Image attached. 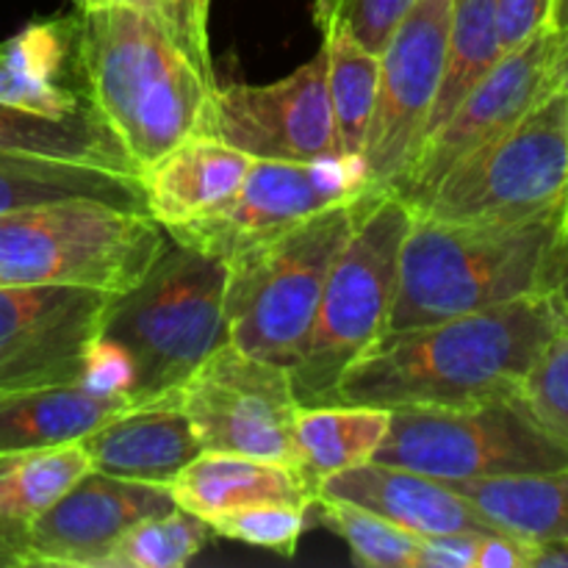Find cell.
Listing matches in <instances>:
<instances>
[{"mask_svg": "<svg viewBox=\"0 0 568 568\" xmlns=\"http://www.w3.org/2000/svg\"><path fill=\"white\" fill-rule=\"evenodd\" d=\"M568 325L558 294L541 292L377 338L336 388V405L464 408L521 397L538 355Z\"/></svg>", "mask_w": 568, "mask_h": 568, "instance_id": "obj_1", "label": "cell"}, {"mask_svg": "<svg viewBox=\"0 0 568 568\" xmlns=\"http://www.w3.org/2000/svg\"><path fill=\"white\" fill-rule=\"evenodd\" d=\"M75 61L87 100L139 172L194 136H214V89L159 17L128 6L78 9Z\"/></svg>", "mask_w": 568, "mask_h": 568, "instance_id": "obj_2", "label": "cell"}, {"mask_svg": "<svg viewBox=\"0 0 568 568\" xmlns=\"http://www.w3.org/2000/svg\"><path fill=\"white\" fill-rule=\"evenodd\" d=\"M568 209L521 222H442L414 214L399 250L386 333L552 292Z\"/></svg>", "mask_w": 568, "mask_h": 568, "instance_id": "obj_3", "label": "cell"}, {"mask_svg": "<svg viewBox=\"0 0 568 568\" xmlns=\"http://www.w3.org/2000/svg\"><path fill=\"white\" fill-rule=\"evenodd\" d=\"M369 200L366 192L316 211L225 261V322L233 347L283 369L297 364L327 272Z\"/></svg>", "mask_w": 568, "mask_h": 568, "instance_id": "obj_4", "label": "cell"}, {"mask_svg": "<svg viewBox=\"0 0 568 568\" xmlns=\"http://www.w3.org/2000/svg\"><path fill=\"white\" fill-rule=\"evenodd\" d=\"M170 236L148 211L61 200L0 214V286H83L128 294Z\"/></svg>", "mask_w": 568, "mask_h": 568, "instance_id": "obj_5", "label": "cell"}, {"mask_svg": "<svg viewBox=\"0 0 568 568\" xmlns=\"http://www.w3.org/2000/svg\"><path fill=\"white\" fill-rule=\"evenodd\" d=\"M414 209L399 194H372L353 233L338 250L303 355L288 369L303 408L336 405V388L349 364L383 336L397 292L399 250Z\"/></svg>", "mask_w": 568, "mask_h": 568, "instance_id": "obj_6", "label": "cell"}, {"mask_svg": "<svg viewBox=\"0 0 568 568\" xmlns=\"http://www.w3.org/2000/svg\"><path fill=\"white\" fill-rule=\"evenodd\" d=\"M222 258L172 242L139 286L120 294L103 336L136 361L133 405L178 392L227 342Z\"/></svg>", "mask_w": 568, "mask_h": 568, "instance_id": "obj_7", "label": "cell"}, {"mask_svg": "<svg viewBox=\"0 0 568 568\" xmlns=\"http://www.w3.org/2000/svg\"><path fill=\"white\" fill-rule=\"evenodd\" d=\"M568 209V92L471 150L414 211L442 222H521Z\"/></svg>", "mask_w": 568, "mask_h": 568, "instance_id": "obj_8", "label": "cell"}, {"mask_svg": "<svg viewBox=\"0 0 568 568\" xmlns=\"http://www.w3.org/2000/svg\"><path fill=\"white\" fill-rule=\"evenodd\" d=\"M436 480H488L568 466V444L527 410L521 397L464 408H397L375 453Z\"/></svg>", "mask_w": 568, "mask_h": 568, "instance_id": "obj_9", "label": "cell"}, {"mask_svg": "<svg viewBox=\"0 0 568 568\" xmlns=\"http://www.w3.org/2000/svg\"><path fill=\"white\" fill-rule=\"evenodd\" d=\"M181 405L203 453H231L300 469L292 375L233 344L216 349L181 388Z\"/></svg>", "mask_w": 568, "mask_h": 568, "instance_id": "obj_10", "label": "cell"}, {"mask_svg": "<svg viewBox=\"0 0 568 568\" xmlns=\"http://www.w3.org/2000/svg\"><path fill=\"white\" fill-rule=\"evenodd\" d=\"M453 0H416L381 53L375 109L361 159L366 192L397 194L425 142L444 70Z\"/></svg>", "mask_w": 568, "mask_h": 568, "instance_id": "obj_11", "label": "cell"}, {"mask_svg": "<svg viewBox=\"0 0 568 568\" xmlns=\"http://www.w3.org/2000/svg\"><path fill=\"white\" fill-rule=\"evenodd\" d=\"M361 194H366V164L361 155L314 161L253 159L247 178L225 203L164 231L181 247L227 261L239 250Z\"/></svg>", "mask_w": 568, "mask_h": 568, "instance_id": "obj_12", "label": "cell"}, {"mask_svg": "<svg viewBox=\"0 0 568 568\" xmlns=\"http://www.w3.org/2000/svg\"><path fill=\"white\" fill-rule=\"evenodd\" d=\"M568 81V28L547 26L527 42L499 55L486 78L466 94L453 116L433 133L416 155L399 197L419 209L444 175L471 150L525 120L536 105Z\"/></svg>", "mask_w": 568, "mask_h": 568, "instance_id": "obj_13", "label": "cell"}, {"mask_svg": "<svg viewBox=\"0 0 568 568\" xmlns=\"http://www.w3.org/2000/svg\"><path fill=\"white\" fill-rule=\"evenodd\" d=\"M116 297L83 286H0V388L81 381L83 355Z\"/></svg>", "mask_w": 568, "mask_h": 568, "instance_id": "obj_14", "label": "cell"}, {"mask_svg": "<svg viewBox=\"0 0 568 568\" xmlns=\"http://www.w3.org/2000/svg\"><path fill=\"white\" fill-rule=\"evenodd\" d=\"M214 136L250 159L314 161L342 155L325 50L281 81L216 87Z\"/></svg>", "mask_w": 568, "mask_h": 568, "instance_id": "obj_15", "label": "cell"}, {"mask_svg": "<svg viewBox=\"0 0 568 568\" xmlns=\"http://www.w3.org/2000/svg\"><path fill=\"white\" fill-rule=\"evenodd\" d=\"M178 508L170 488L89 471L59 503L26 527L20 560L26 566L100 568L114 544L148 516Z\"/></svg>", "mask_w": 568, "mask_h": 568, "instance_id": "obj_16", "label": "cell"}, {"mask_svg": "<svg viewBox=\"0 0 568 568\" xmlns=\"http://www.w3.org/2000/svg\"><path fill=\"white\" fill-rule=\"evenodd\" d=\"M81 447L94 471L153 486H170L178 471L203 453L181 405V392L128 405L83 436Z\"/></svg>", "mask_w": 568, "mask_h": 568, "instance_id": "obj_17", "label": "cell"}, {"mask_svg": "<svg viewBox=\"0 0 568 568\" xmlns=\"http://www.w3.org/2000/svg\"><path fill=\"white\" fill-rule=\"evenodd\" d=\"M316 494L361 505L416 536L442 532H499L464 494L422 471L369 460L336 471L316 486Z\"/></svg>", "mask_w": 568, "mask_h": 568, "instance_id": "obj_18", "label": "cell"}, {"mask_svg": "<svg viewBox=\"0 0 568 568\" xmlns=\"http://www.w3.org/2000/svg\"><path fill=\"white\" fill-rule=\"evenodd\" d=\"M253 159L216 136H194L139 172L144 209L161 227L183 225L225 203Z\"/></svg>", "mask_w": 568, "mask_h": 568, "instance_id": "obj_19", "label": "cell"}, {"mask_svg": "<svg viewBox=\"0 0 568 568\" xmlns=\"http://www.w3.org/2000/svg\"><path fill=\"white\" fill-rule=\"evenodd\" d=\"M166 488L178 508L203 521L258 503H283L311 510L316 499V488L294 466L231 453H200Z\"/></svg>", "mask_w": 568, "mask_h": 568, "instance_id": "obj_20", "label": "cell"}, {"mask_svg": "<svg viewBox=\"0 0 568 568\" xmlns=\"http://www.w3.org/2000/svg\"><path fill=\"white\" fill-rule=\"evenodd\" d=\"M131 399L100 397L81 383L42 388H0V453L81 442Z\"/></svg>", "mask_w": 568, "mask_h": 568, "instance_id": "obj_21", "label": "cell"}, {"mask_svg": "<svg viewBox=\"0 0 568 568\" xmlns=\"http://www.w3.org/2000/svg\"><path fill=\"white\" fill-rule=\"evenodd\" d=\"M61 200H100L120 209L148 211L139 175L0 150V214Z\"/></svg>", "mask_w": 568, "mask_h": 568, "instance_id": "obj_22", "label": "cell"}, {"mask_svg": "<svg viewBox=\"0 0 568 568\" xmlns=\"http://www.w3.org/2000/svg\"><path fill=\"white\" fill-rule=\"evenodd\" d=\"M464 494L499 532L530 544L568 541V466L488 480H442Z\"/></svg>", "mask_w": 568, "mask_h": 568, "instance_id": "obj_23", "label": "cell"}, {"mask_svg": "<svg viewBox=\"0 0 568 568\" xmlns=\"http://www.w3.org/2000/svg\"><path fill=\"white\" fill-rule=\"evenodd\" d=\"M0 150L136 175L120 139L89 100L70 116H48L0 103Z\"/></svg>", "mask_w": 568, "mask_h": 568, "instance_id": "obj_24", "label": "cell"}, {"mask_svg": "<svg viewBox=\"0 0 568 568\" xmlns=\"http://www.w3.org/2000/svg\"><path fill=\"white\" fill-rule=\"evenodd\" d=\"M89 471L92 464L81 442L0 453V527L9 532L17 555L26 527Z\"/></svg>", "mask_w": 568, "mask_h": 568, "instance_id": "obj_25", "label": "cell"}, {"mask_svg": "<svg viewBox=\"0 0 568 568\" xmlns=\"http://www.w3.org/2000/svg\"><path fill=\"white\" fill-rule=\"evenodd\" d=\"M392 410L375 405H316L297 414L300 471L311 486L353 466L369 464L388 433Z\"/></svg>", "mask_w": 568, "mask_h": 568, "instance_id": "obj_26", "label": "cell"}, {"mask_svg": "<svg viewBox=\"0 0 568 568\" xmlns=\"http://www.w3.org/2000/svg\"><path fill=\"white\" fill-rule=\"evenodd\" d=\"M499 55H503V42L497 28V0H453L444 70L425 128V142L458 111L466 94L491 72Z\"/></svg>", "mask_w": 568, "mask_h": 568, "instance_id": "obj_27", "label": "cell"}, {"mask_svg": "<svg viewBox=\"0 0 568 568\" xmlns=\"http://www.w3.org/2000/svg\"><path fill=\"white\" fill-rule=\"evenodd\" d=\"M322 50L327 55V92H331L338 150L342 155H361L375 109L381 55L364 50L338 28L322 31Z\"/></svg>", "mask_w": 568, "mask_h": 568, "instance_id": "obj_28", "label": "cell"}, {"mask_svg": "<svg viewBox=\"0 0 568 568\" xmlns=\"http://www.w3.org/2000/svg\"><path fill=\"white\" fill-rule=\"evenodd\" d=\"M314 508L327 530L349 547L355 566L364 568H416L422 536L344 499L316 494Z\"/></svg>", "mask_w": 568, "mask_h": 568, "instance_id": "obj_29", "label": "cell"}, {"mask_svg": "<svg viewBox=\"0 0 568 568\" xmlns=\"http://www.w3.org/2000/svg\"><path fill=\"white\" fill-rule=\"evenodd\" d=\"M209 536V521L183 508H172L170 514L136 521L105 555L100 568H183L203 552Z\"/></svg>", "mask_w": 568, "mask_h": 568, "instance_id": "obj_30", "label": "cell"}, {"mask_svg": "<svg viewBox=\"0 0 568 568\" xmlns=\"http://www.w3.org/2000/svg\"><path fill=\"white\" fill-rule=\"evenodd\" d=\"M75 42L78 11L70 17L33 20L0 42V61L26 81L59 83L67 61L75 59Z\"/></svg>", "mask_w": 568, "mask_h": 568, "instance_id": "obj_31", "label": "cell"}, {"mask_svg": "<svg viewBox=\"0 0 568 568\" xmlns=\"http://www.w3.org/2000/svg\"><path fill=\"white\" fill-rule=\"evenodd\" d=\"M305 519H308V510L297 505L258 503L214 516L209 527L211 532L231 541L266 549L281 558H294L305 532Z\"/></svg>", "mask_w": 568, "mask_h": 568, "instance_id": "obj_32", "label": "cell"}, {"mask_svg": "<svg viewBox=\"0 0 568 568\" xmlns=\"http://www.w3.org/2000/svg\"><path fill=\"white\" fill-rule=\"evenodd\" d=\"M416 0H314V22L320 31L338 28L369 53L381 55L392 33Z\"/></svg>", "mask_w": 568, "mask_h": 568, "instance_id": "obj_33", "label": "cell"}, {"mask_svg": "<svg viewBox=\"0 0 568 568\" xmlns=\"http://www.w3.org/2000/svg\"><path fill=\"white\" fill-rule=\"evenodd\" d=\"M521 403L552 436L568 444V325L538 355L521 386Z\"/></svg>", "mask_w": 568, "mask_h": 568, "instance_id": "obj_34", "label": "cell"}, {"mask_svg": "<svg viewBox=\"0 0 568 568\" xmlns=\"http://www.w3.org/2000/svg\"><path fill=\"white\" fill-rule=\"evenodd\" d=\"M78 383L100 397H125L133 405L136 361L120 342L100 333L83 355V372Z\"/></svg>", "mask_w": 568, "mask_h": 568, "instance_id": "obj_35", "label": "cell"}, {"mask_svg": "<svg viewBox=\"0 0 568 568\" xmlns=\"http://www.w3.org/2000/svg\"><path fill=\"white\" fill-rule=\"evenodd\" d=\"M0 103L17 105V109L37 111L48 116H70L81 109L87 100L72 92L64 83H37L26 81L0 61Z\"/></svg>", "mask_w": 568, "mask_h": 568, "instance_id": "obj_36", "label": "cell"}, {"mask_svg": "<svg viewBox=\"0 0 568 568\" xmlns=\"http://www.w3.org/2000/svg\"><path fill=\"white\" fill-rule=\"evenodd\" d=\"M172 9V33L183 44L194 64L214 78V64H211V44H209V14L211 0H170Z\"/></svg>", "mask_w": 568, "mask_h": 568, "instance_id": "obj_37", "label": "cell"}, {"mask_svg": "<svg viewBox=\"0 0 568 568\" xmlns=\"http://www.w3.org/2000/svg\"><path fill=\"white\" fill-rule=\"evenodd\" d=\"M555 0H497V28L503 53L552 26Z\"/></svg>", "mask_w": 568, "mask_h": 568, "instance_id": "obj_38", "label": "cell"}, {"mask_svg": "<svg viewBox=\"0 0 568 568\" xmlns=\"http://www.w3.org/2000/svg\"><path fill=\"white\" fill-rule=\"evenodd\" d=\"M486 532H442L422 536L416 568H475Z\"/></svg>", "mask_w": 568, "mask_h": 568, "instance_id": "obj_39", "label": "cell"}, {"mask_svg": "<svg viewBox=\"0 0 568 568\" xmlns=\"http://www.w3.org/2000/svg\"><path fill=\"white\" fill-rule=\"evenodd\" d=\"M536 544L508 532H486L475 568H530Z\"/></svg>", "mask_w": 568, "mask_h": 568, "instance_id": "obj_40", "label": "cell"}, {"mask_svg": "<svg viewBox=\"0 0 568 568\" xmlns=\"http://www.w3.org/2000/svg\"><path fill=\"white\" fill-rule=\"evenodd\" d=\"M78 9H92V6H128V9H139L144 14L159 17L161 22H166L172 31V9L170 0H75Z\"/></svg>", "mask_w": 568, "mask_h": 568, "instance_id": "obj_41", "label": "cell"}, {"mask_svg": "<svg viewBox=\"0 0 568 568\" xmlns=\"http://www.w3.org/2000/svg\"><path fill=\"white\" fill-rule=\"evenodd\" d=\"M530 568H568V541L536 544Z\"/></svg>", "mask_w": 568, "mask_h": 568, "instance_id": "obj_42", "label": "cell"}, {"mask_svg": "<svg viewBox=\"0 0 568 568\" xmlns=\"http://www.w3.org/2000/svg\"><path fill=\"white\" fill-rule=\"evenodd\" d=\"M552 292L558 294L560 305H564V311H566V316H568V225H566V233H564V242H560L558 272H555Z\"/></svg>", "mask_w": 568, "mask_h": 568, "instance_id": "obj_43", "label": "cell"}, {"mask_svg": "<svg viewBox=\"0 0 568 568\" xmlns=\"http://www.w3.org/2000/svg\"><path fill=\"white\" fill-rule=\"evenodd\" d=\"M0 568H22L20 555H17L14 544H11L9 532L0 527Z\"/></svg>", "mask_w": 568, "mask_h": 568, "instance_id": "obj_44", "label": "cell"}, {"mask_svg": "<svg viewBox=\"0 0 568 568\" xmlns=\"http://www.w3.org/2000/svg\"><path fill=\"white\" fill-rule=\"evenodd\" d=\"M552 26H564V28H568V0H555Z\"/></svg>", "mask_w": 568, "mask_h": 568, "instance_id": "obj_45", "label": "cell"}, {"mask_svg": "<svg viewBox=\"0 0 568 568\" xmlns=\"http://www.w3.org/2000/svg\"><path fill=\"white\" fill-rule=\"evenodd\" d=\"M566 225H568V214H566Z\"/></svg>", "mask_w": 568, "mask_h": 568, "instance_id": "obj_46", "label": "cell"}, {"mask_svg": "<svg viewBox=\"0 0 568 568\" xmlns=\"http://www.w3.org/2000/svg\"><path fill=\"white\" fill-rule=\"evenodd\" d=\"M566 92H568V81H566Z\"/></svg>", "mask_w": 568, "mask_h": 568, "instance_id": "obj_47", "label": "cell"}]
</instances>
